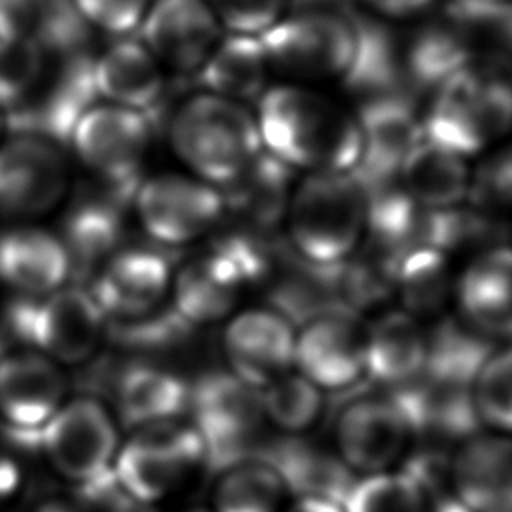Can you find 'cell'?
Returning a JSON list of instances; mask_svg holds the SVG:
<instances>
[{
    "label": "cell",
    "mask_w": 512,
    "mask_h": 512,
    "mask_svg": "<svg viewBox=\"0 0 512 512\" xmlns=\"http://www.w3.org/2000/svg\"><path fill=\"white\" fill-rule=\"evenodd\" d=\"M260 402L266 424L286 436H304L324 412V392L296 368L260 388Z\"/></svg>",
    "instance_id": "cell-38"
},
{
    "label": "cell",
    "mask_w": 512,
    "mask_h": 512,
    "mask_svg": "<svg viewBox=\"0 0 512 512\" xmlns=\"http://www.w3.org/2000/svg\"><path fill=\"white\" fill-rule=\"evenodd\" d=\"M288 496L274 466L252 456L218 472L208 512H282Z\"/></svg>",
    "instance_id": "cell-37"
},
{
    "label": "cell",
    "mask_w": 512,
    "mask_h": 512,
    "mask_svg": "<svg viewBox=\"0 0 512 512\" xmlns=\"http://www.w3.org/2000/svg\"><path fill=\"white\" fill-rule=\"evenodd\" d=\"M94 58L86 50L48 52L44 72L22 104L4 118L16 132L68 138L80 114L94 104Z\"/></svg>",
    "instance_id": "cell-15"
},
{
    "label": "cell",
    "mask_w": 512,
    "mask_h": 512,
    "mask_svg": "<svg viewBox=\"0 0 512 512\" xmlns=\"http://www.w3.org/2000/svg\"><path fill=\"white\" fill-rule=\"evenodd\" d=\"M470 176L468 158L422 134L402 160L396 180L418 206L428 212H442L468 202Z\"/></svg>",
    "instance_id": "cell-29"
},
{
    "label": "cell",
    "mask_w": 512,
    "mask_h": 512,
    "mask_svg": "<svg viewBox=\"0 0 512 512\" xmlns=\"http://www.w3.org/2000/svg\"><path fill=\"white\" fill-rule=\"evenodd\" d=\"M30 348L60 366L88 362L106 334V316L82 286H62L42 298H28V310L16 318Z\"/></svg>",
    "instance_id": "cell-13"
},
{
    "label": "cell",
    "mask_w": 512,
    "mask_h": 512,
    "mask_svg": "<svg viewBox=\"0 0 512 512\" xmlns=\"http://www.w3.org/2000/svg\"><path fill=\"white\" fill-rule=\"evenodd\" d=\"M356 54L342 84L360 98V102L380 96H408L412 86L404 70L402 48L398 40L376 20L354 16Z\"/></svg>",
    "instance_id": "cell-32"
},
{
    "label": "cell",
    "mask_w": 512,
    "mask_h": 512,
    "mask_svg": "<svg viewBox=\"0 0 512 512\" xmlns=\"http://www.w3.org/2000/svg\"><path fill=\"white\" fill-rule=\"evenodd\" d=\"M366 206V190L352 172L302 174L282 220L290 250L312 264H344L364 244Z\"/></svg>",
    "instance_id": "cell-3"
},
{
    "label": "cell",
    "mask_w": 512,
    "mask_h": 512,
    "mask_svg": "<svg viewBox=\"0 0 512 512\" xmlns=\"http://www.w3.org/2000/svg\"><path fill=\"white\" fill-rule=\"evenodd\" d=\"M72 262L88 266L102 262L118 248L120 214L112 202H82L66 218V232L60 236ZM98 268V266H96Z\"/></svg>",
    "instance_id": "cell-39"
},
{
    "label": "cell",
    "mask_w": 512,
    "mask_h": 512,
    "mask_svg": "<svg viewBox=\"0 0 512 512\" xmlns=\"http://www.w3.org/2000/svg\"><path fill=\"white\" fill-rule=\"evenodd\" d=\"M94 90L108 104L148 114L166 90L160 62L138 40H118L94 58Z\"/></svg>",
    "instance_id": "cell-27"
},
{
    "label": "cell",
    "mask_w": 512,
    "mask_h": 512,
    "mask_svg": "<svg viewBox=\"0 0 512 512\" xmlns=\"http://www.w3.org/2000/svg\"><path fill=\"white\" fill-rule=\"evenodd\" d=\"M262 148L294 172H352L362 134L354 112L300 86H268L256 100Z\"/></svg>",
    "instance_id": "cell-1"
},
{
    "label": "cell",
    "mask_w": 512,
    "mask_h": 512,
    "mask_svg": "<svg viewBox=\"0 0 512 512\" xmlns=\"http://www.w3.org/2000/svg\"><path fill=\"white\" fill-rule=\"evenodd\" d=\"M426 328L406 310H388L366 324V378L384 390L412 382L424 372Z\"/></svg>",
    "instance_id": "cell-28"
},
{
    "label": "cell",
    "mask_w": 512,
    "mask_h": 512,
    "mask_svg": "<svg viewBox=\"0 0 512 512\" xmlns=\"http://www.w3.org/2000/svg\"><path fill=\"white\" fill-rule=\"evenodd\" d=\"M4 124H6V118H4V112L0 110V134H2V130H4Z\"/></svg>",
    "instance_id": "cell-51"
},
{
    "label": "cell",
    "mask_w": 512,
    "mask_h": 512,
    "mask_svg": "<svg viewBox=\"0 0 512 512\" xmlns=\"http://www.w3.org/2000/svg\"><path fill=\"white\" fill-rule=\"evenodd\" d=\"M36 512H86L82 508H78L76 504L70 502H62V500H46L42 502Z\"/></svg>",
    "instance_id": "cell-49"
},
{
    "label": "cell",
    "mask_w": 512,
    "mask_h": 512,
    "mask_svg": "<svg viewBox=\"0 0 512 512\" xmlns=\"http://www.w3.org/2000/svg\"><path fill=\"white\" fill-rule=\"evenodd\" d=\"M482 2H490V4H506V2H512V0H482Z\"/></svg>",
    "instance_id": "cell-52"
},
{
    "label": "cell",
    "mask_w": 512,
    "mask_h": 512,
    "mask_svg": "<svg viewBox=\"0 0 512 512\" xmlns=\"http://www.w3.org/2000/svg\"><path fill=\"white\" fill-rule=\"evenodd\" d=\"M230 34L262 36L286 16L290 0H206Z\"/></svg>",
    "instance_id": "cell-44"
},
{
    "label": "cell",
    "mask_w": 512,
    "mask_h": 512,
    "mask_svg": "<svg viewBox=\"0 0 512 512\" xmlns=\"http://www.w3.org/2000/svg\"><path fill=\"white\" fill-rule=\"evenodd\" d=\"M424 376L440 382L472 386L484 360L494 350L492 340L478 334L460 318H440L426 328Z\"/></svg>",
    "instance_id": "cell-35"
},
{
    "label": "cell",
    "mask_w": 512,
    "mask_h": 512,
    "mask_svg": "<svg viewBox=\"0 0 512 512\" xmlns=\"http://www.w3.org/2000/svg\"><path fill=\"white\" fill-rule=\"evenodd\" d=\"M296 326L272 306L236 310L224 324L228 370L254 388L294 368Z\"/></svg>",
    "instance_id": "cell-18"
},
{
    "label": "cell",
    "mask_w": 512,
    "mask_h": 512,
    "mask_svg": "<svg viewBox=\"0 0 512 512\" xmlns=\"http://www.w3.org/2000/svg\"><path fill=\"white\" fill-rule=\"evenodd\" d=\"M70 254L60 234L16 222L0 232V284L22 298H42L68 284Z\"/></svg>",
    "instance_id": "cell-24"
},
{
    "label": "cell",
    "mask_w": 512,
    "mask_h": 512,
    "mask_svg": "<svg viewBox=\"0 0 512 512\" xmlns=\"http://www.w3.org/2000/svg\"><path fill=\"white\" fill-rule=\"evenodd\" d=\"M370 10L388 18H408L424 12L434 0H362Z\"/></svg>",
    "instance_id": "cell-46"
},
{
    "label": "cell",
    "mask_w": 512,
    "mask_h": 512,
    "mask_svg": "<svg viewBox=\"0 0 512 512\" xmlns=\"http://www.w3.org/2000/svg\"><path fill=\"white\" fill-rule=\"evenodd\" d=\"M450 256L434 246H418L396 262L394 294L402 310L420 318L438 316L454 294Z\"/></svg>",
    "instance_id": "cell-36"
},
{
    "label": "cell",
    "mask_w": 512,
    "mask_h": 512,
    "mask_svg": "<svg viewBox=\"0 0 512 512\" xmlns=\"http://www.w3.org/2000/svg\"><path fill=\"white\" fill-rule=\"evenodd\" d=\"M258 456L274 466L294 498H324L342 504L358 478L334 450L306 436L282 434L264 442Z\"/></svg>",
    "instance_id": "cell-26"
},
{
    "label": "cell",
    "mask_w": 512,
    "mask_h": 512,
    "mask_svg": "<svg viewBox=\"0 0 512 512\" xmlns=\"http://www.w3.org/2000/svg\"><path fill=\"white\" fill-rule=\"evenodd\" d=\"M174 268L168 258L146 246H122L94 270L88 292L112 322H134L164 308Z\"/></svg>",
    "instance_id": "cell-17"
},
{
    "label": "cell",
    "mask_w": 512,
    "mask_h": 512,
    "mask_svg": "<svg viewBox=\"0 0 512 512\" xmlns=\"http://www.w3.org/2000/svg\"><path fill=\"white\" fill-rule=\"evenodd\" d=\"M422 132L468 160L506 142L512 134V70L476 60L454 72L432 90Z\"/></svg>",
    "instance_id": "cell-2"
},
{
    "label": "cell",
    "mask_w": 512,
    "mask_h": 512,
    "mask_svg": "<svg viewBox=\"0 0 512 512\" xmlns=\"http://www.w3.org/2000/svg\"><path fill=\"white\" fill-rule=\"evenodd\" d=\"M86 24L112 34H128L142 24L148 0H74Z\"/></svg>",
    "instance_id": "cell-45"
},
{
    "label": "cell",
    "mask_w": 512,
    "mask_h": 512,
    "mask_svg": "<svg viewBox=\"0 0 512 512\" xmlns=\"http://www.w3.org/2000/svg\"><path fill=\"white\" fill-rule=\"evenodd\" d=\"M62 366L34 348L0 354V418L18 432H40L66 398Z\"/></svg>",
    "instance_id": "cell-20"
},
{
    "label": "cell",
    "mask_w": 512,
    "mask_h": 512,
    "mask_svg": "<svg viewBox=\"0 0 512 512\" xmlns=\"http://www.w3.org/2000/svg\"><path fill=\"white\" fill-rule=\"evenodd\" d=\"M190 424L206 450V466L222 470L258 456L266 418L260 390L240 380L228 368L206 372L190 386Z\"/></svg>",
    "instance_id": "cell-5"
},
{
    "label": "cell",
    "mask_w": 512,
    "mask_h": 512,
    "mask_svg": "<svg viewBox=\"0 0 512 512\" xmlns=\"http://www.w3.org/2000/svg\"><path fill=\"white\" fill-rule=\"evenodd\" d=\"M48 52L26 38H0V110L6 114L26 100L38 84Z\"/></svg>",
    "instance_id": "cell-42"
},
{
    "label": "cell",
    "mask_w": 512,
    "mask_h": 512,
    "mask_svg": "<svg viewBox=\"0 0 512 512\" xmlns=\"http://www.w3.org/2000/svg\"><path fill=\"white\" fill-rule=\"evenodd\" d=\"M480 426L512 436V342L494 348L470 386Z\"/></svg>",
    "instance_id": "cell-41"
},
{
    "label": "cell",
    "mask_w": 512,
    "mask_h": 512,
    "mask_svg": "<svg viewBox=\"0 0 512 512\" xmlns=\"http://www.w3.org/2000/svg\"><path fill=\"white\" fill-rule=\"evenodd\" d=\"M190 404V384L170 368L132 364L116 384V412L128 428L182 420Z\"/></svg>",
    "instance_id": "cell-30"
},
{
    "label": "cell",
    "mask_w": 512,
    "mask_h": 512,
    "mask_svg": "<svg viewBox=\"0 0 512 512\" xmlns=\"http://www.w3.org/2000/svg\"><path fill=\"white\" fill-rule=\"evenodd\" d=\"M70 190V162L58 140L16 132L0 142V216L34 222L54 212Z\"/></svg>",
    "instance_id": "cell-12"
},
{
    "label": "cell",
    "mask_w": 512,
    "mask_h": 512,
    "mask_svg": "<svg viewBox=\"0 0 512 512\" xmlns=\"http://www.w3.org/2000/svg\"><path fill=\"white\" fill-rule=\"evenodd\" d=\"M414 440L412 424L390 392L350 400L334 426V452L356 476L398 468Z\"/></svg>",
    "instance_id": "cell-14"
},
{
    "label": "cell",
    "mask_w": 512,
    "mask_h": 512,
    "mask_svg": "<svg viewBox=\"0 0 512 512\" xmlns=\"http://www.w3.org/2000/svg\"><path fill=\"white\" fill-rule=\"evenodd\" d=\"M294 182V170L262 150L246 172L222 188L226 214H236L246 228L270 232L284 220Z\"/></svg>",
    "instance_id": "cell-31"
},
{
    "label": "cell",
    "mask_w": 512,
    "mask_h": 512,
    "mask_svg": "<svg viewBox=\"0 0 512 512\" xmlns=\"http://www.w3.org/2000/svg\"><path fill=\"white\" fill-rule=\"evenodd\" d=\"M248 286L238 270L212 246L186 260L172 274V308L192 326L228 320Z\"/></svg>",
    "instance_id": "cell-25"
},
{
    "label": "cell",
    "mask_w": 512,
    "mask_h": 512,
    "mask_svg": "<svg viewBox=\"0 0 512 512\" xmlns=\"http://www.w3.org/2000/svg\"><path fill=\"white\" fill-rule=\"evenodd\" d=\"M192 512H208V510H192Z\"/></svg>",
    "instance_id": "cell-53"
},
{
    "label": "cell",
    "mask_w": 512,
    "mask_h": 512,
    "mask_svg": "<svg viewBox=\"0 0 512 512\" xmlns=\"http://www.w3.org/2000/svg\"><path fill=\"white\" fill-rule=\"evenodd\" d=\"M38 436L54 472L76 486H86L112 472L122 442L118 420L92 396L68 398Z\"/></svg>",
    "instance_id": "cell-11"
},
{
    "label": "cell",
    "mask_w": 512,
    "mask_h": 512,
    "mask_svg": "<svg viewBox=\"0 0 512 512\" xmlns=\"http://www.w3.org/2000/svg\"><path fill=\"white\" fill-rule=\"evenodd\" d=\"M450 492L470 512H512V436L476 432L456 444Z\"/></svg>",
    "instance_id": "cell-23"
},
{
    "label": "cell",
    "mask_w": 512,
    "mask_h": 512,
    "mask_svg": "<svg viewBox=\"0 0 512 512\" xmlns=\"http://www.w3.org/2000/svg\"><path fill=\"white\" fill-rule=\"evenodd\" d=\"M22 482V468L14 454L0 448V502L8 500Z\"/></svg>",
    "instance_id": "cell-47"
},
{
    "label": "cell",
    "mask_w": 512,
    "mask_h": 512,
    "mask_svg": "<svg viewBox=\"0 0 512 512\" xmlns=\"http://www.w3.org/2000/svg\"><path fill=\"white\" fill-rule=\"evenodd\" d=\"M142 230L158 244L188 246L216 232L226 216L222 190L190 172H160L132 192Z\"/></svg>",
    "instance_id": "cell-8"
},
{
    "label": "cell",
    "mask_w": 512,
    "mask_h": 512,
    "mask_svg": "<svg viewBox=\"0 0 512 512\" xmlns=\"http://www.w3.org/2000/svg\"><path fill=\"white\" fill-rule=\"evenodd\" d=\"M294 368L322 392L366 378V324L348 308L322 312L296 326Z\"/></svg>",
    "instance_id": "cell-16"
},
{
    "label": "cell",
    "mask_w": 512,
    "mask_h": 512,
    "mask_svg": "<svg viewBox=\"0 0 512 512\" xmlns=\"http://www.w3.org/2000/svg\"><path fill=\"white\" fill-rule=\"evenodd\" d=\"M220 28L206 0H156L142 18L144 46L160 66L182 74L202 68L222 38Z\"/></svg>",
    "instance_id": "cell-19"
},
{
    "label": "cell",
    "mask_w": 512,
    "mask_h": 512,
    "mask_svg": "<svg viewBox=\"0 0 512 512\" xmlns=\"http://www.w3.org/2000/svg\"><path fill=\"white\" fill-rule=\"evenodd\" d=\"M430 506L426 490L400 468L358 476L342 502L344 512H430Z\"/></svg>",
    "instance_id": "cell-40"
},
{
    "label": "cell",
    "mask_w": 512,
    "mask_h": 512,
    "mask_svg": "<svg viewBox=\"0 0 512 512\" xmlns=\"http://www.w3.org/2000/svg\"><path fill=\"white\" fill-rule=\"evenodd\" d=\"M68 138L92 176L118 192H134L152 142L148 114L108 102L92 104L80 114Z\"/></svg>",
    "instance_id": "cell-10"
},
{
    "label": "cell",
    "mask_w": 512,
    "mask_h": 512,
    "mask_svg": "<svg viewBox=\"0 0 512 512\" xmlns=\"http://www.w3.org/2000/svg\"><path fill=\"white\" fill-rule=\"evenodd\" d=\"M260 42L268 68L300 82L342 80L356 54L354 16L334 8L296 10L268 28Z\"/></svg>",
    "instance_id": "cell-6"
},
{
    "label": "cell",
    "mask_w": 512,
    "mask_h": 512,
    "mask_svg": "<svg viewBox=\"0 0 512 512\" xmlns=\"http://www.w3.org/2000/svg\"><path fill=\"white\" fill-rule=\"evenodd\" d=\"M86 22L74 0H0V38L16 36L46 52L82 50Z\"/></svg>",
    "instance_id": "cell-33"
},
{
    "label": "cell",
    "mask_w": 512,
    "mask_h": 512,
    "mask_svg": "<svg viewBox=\"0 0 512 512\" xmlns=\"http://www.w3.org/2000/svg\"><path fill=\"white\" fill-rule=\"evenodd\" d=\"M168 142L190 174L220 190L264 150L256 114L242 102L206 90L174 110Z\"/></svg>",
    "instance_id": "cell-4"
},
{
    "label": "cell",
    "mask_w": 512,
    "mask_h": 512,
    "mask_svg": "<svg viewBox=\"0 0 512 512\" xmlns=\"http://www.w3.org/2000/svg\"><path fill=\"white\" fill-rule=\"evenodd\" d=\"M468 204L494 216L512 212V142L494 146L472 166Z\"/></svg>",
    "instance_id": "cell-43"
},
{
    "label": "cell",
    "mask_w": 512,
    "mask_h": 512,
    "mask_svg": "<svg viewBox=\"0 0 512 512\" xmlns=\"http://www.w3.org/2000/svg\"><path fill=\"white\" fill-rule=\"evenodd\" d=\"M206 92L246 104L268 88V60L260 36L226 34L196 72Z\"/></svg>",
    "instance_id": "cell-34"
},
{
    "label": "cell",
    "mask_w": 512,
    "mask_h": 512,
    "mask_svg": "<svg viewBox=\"0 0 512 512\" xmlns=\"http://www.w3.org/2000/svg\"><path fill=\"white\" fill-rule=\"evenodd\" d=\"M206 466V450L196 428L184 420L132 430L120 442L112 474L136 500L156 504L178 492Z\"/></svg>",
    "instance_id": "cell-7"
},
{
    "label": "cell",
    "mask_w": 512,
    "mask_h": 512,
    "mask_svg": "<svg viewBox=\"0 0 512 512\" xmlns=\"http://www.w3.org/2000/svg\"><path fill=\"white\" fill-rule=\"evenodd\" d=\"M354 114L362 134V152L352 174L364 190L396 180L402 160L424 134L412 98H370L360 102Z\"/></svg>",
    "instance_id": "cell-21"
},
{
    "label": "cell",
    "mask_w": 512,
    "mask_h": 512,
    "mask_svg": "<svg viewBox=\"0 0 512 512\" xmlns=\"http://www.w3.org/2000/svg\"><path fill=\"white\" fill-rule=\"evenodd\" d=\"M510 238H512V230H510Z\"/></svg>",
    "instance_id": "cell-54"
},
{
    "label": "cell",
    "mask_w": 512,
    "mask_h": 512,
    "mask_svg": "<svg viewBox=\"0 0 512 512\" xmlns=\"http://www.w3.org/2000/svg\"><path fill=\"white\" fill-rule=\"evenodd\" d=\"M282 512H344L342 504L324 498H294Z\"/></svg>",
    "instance_id": "cell-48"
},
{
    "label": "cell",
    "mask_w": 512,
    "mask_h": 512,
    "mask_svg": "<svg viewBox=\"0 0 512 512\" xmlns=\"http://www.w3.org/2000/svg\"><path fill=\"white\" fill-rule=\"evenodd\" d=\"M460 320L488 340L512 342V244L472 256L454 282Z\"/></svg>",
    "instance_id": "cell-22"
},
{
    "label": "cell",
    "mask_w": 512,
    "mask_h": 512,
    "mask_svg": "<svg viewBox=\"0 0 512 512\" xmlns=\"http://www.w3.org/2000/svg\"><path fill=\"white\" fill-rule=\"evenodd\" d=\"M488 2L450 0L422 22L402 48L404 70L414 90H434L460 68L488 52Z\"/></svg>",
    "instance_id": "cell-9"
},
{
    "label": "cell",
    "mask_w": 512,
    "mask_h": 512,
    "mask_svg": "<svg viewBox=\"0 0 512 512\" xmlns=\"http://www.w3.org/2000/svg\"><path fill=\"white\" fill-rule=\"evenodd\" d=\"M346 0H290V4L296 6V10H312V8H332L338 10V4H344Z\"/></svg>",
    "instance_id": "cell-50"
}]
</instances>
